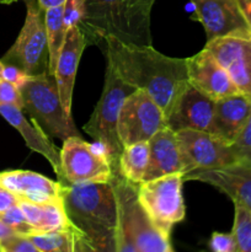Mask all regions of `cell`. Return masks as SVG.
Here are the masks:
<instances>
[{"label": "cell", "mask_w": 251, "mask_h": 252, "mask_svg": "<svg viewBox=\"0 0 251 252\" xmlns=\"http://www.w3.org/2000/svg\"><path fill=\"white\" fill-rule=\"evenodd\" d=\"M106 61L122 80L144 90L169 116L175 102L188 85L187 58H172L153 48L116 36L103 39Z\"/></svg>", "instance_id": "6da1fadb"}, {"label": "cell", "mask_w": 251, "mask_h": 252, "mask_svg": "<svg viewBox=\"0 0 251 252\" xmlns=\"http://www.w3.org/2000/svg\"><path fill=\"white\" fill-rule=\"evenodd\" d=\"M63 185L64 209L71 223L85 234L95 251L117 252L120 217L112 180Z\"/></svg>", "instance_id": "7a4b0ae2"}, {"label": "cell", "mask_w": 251, "mask_h": 252, "mask_svg": "<svg viewBox=\"0 0 251 252\" xmlns=\"http://www.w3.org/2000/svg\"><path fill=\"white\" fill-rule=\"evenodd\" d=\"M118 203L117 252H171L170 235L154 224L138 198V185L113 172Z\"/></svg>", "instance_id": "3957f363"}, {"label": "cell", "mask_w": 251, "mask_h": 252, "mask_svg": "<svg viewBox=\"0 0 251 252\" xmlns=\"http://www.w3.org/2000/svg\"><path fill=\"white\" fill-rule=\"evenodd\" d=\"M134 90L135 88L122 80L113 66L107 63L101 97L90 120L84 126L86 134L105 150L115 171H118V160L123 150L117 134L118 115L127 96Z\"/></svg>", "instance_id": "277c9868"}, {"label": "cell", "mask_w": 251, "mask_h": 252, "mask_svg": "<svg viewBox=\"0 0 251 252\" xmlns=\"http://www.w3.org/2000/svg\"><path fill=\"white\" fill-rule=\"evenodd\" d=\"M19 89L24 108L47 134L62 140L69 137H81L71 117L64 111L53 75L48 73L29 75Z\"/></svg>", "instance_id": "5b68a950"}, {"label": "cell", "mask_w": 251, "mask_h": 252, "mask_svg": "<svg viewBox=\"0 0 251 252\" xmlns=\"http://www.w3.org/2000/svg\"><path fill=\"white\" fill-rule=\"evenodd\" d=\"M25 24L11 48L1 61L19 66L27 75L49 74V52L47 43L44 10L38 0H27Z\"/></svg>", "instance_id": "8992f818"}, {"label": "cell", "mask_w": 251, "mask_h": 252, "mask_svg": "<svg viewBox=\"0 0 251 252\" xmlns=\"http://www.w3.org/2000/svg\"><path fill=\"white\" fill-rule=\"evenodd\" d=\"M184 174L176 172L138 185V198L155 225L170 235L175 224L184 220Z\"/></svg>", "instance_id": "52a82bcc"}, {"label": "cell", "mask_w": 251, "mask_h": 252, "mask_svg": "<svg viewBox=\"0 0 251 252\" xmlns=\"http://www.w3.org/2000/svg\"><path fill=\"white\" fill-rule=\"evenodd\" d=\"M165 127L166 116L144 90L135 89L127 96L117 121V134L123 147L149 142L155 133Z\"/></svg>", "instance_id": "ba28073f"}, {"label": "cell", "mask_w": 251, "mask_h": 252, "mask_svg": "<svg viewBox=\"0 0 251 252\" xmlns=\"http://www.w3.org/2000/svg\"><path fill=\"white\" fill-rule=\"evenodd\" d=\"M61 164L64 177L62 184L108 182L116 172L106 152H98L81 137L63 140Z\"/></svg>", "instance_id": "9c48e42d"}, {"label": "cell", "mask_w": 251, "mask_h": 252, "mask_svg": "<svg viewBox=\"0 0 251 252\" xmlns=\"http://www.w3.org/2000/svg\"><path fill=\"white\" fill-rule=\"evenodd\" d=\"M176 135L184 175L194 170L214 169L238 161L231 145L212 133L184 129L176 132Z\"/></svg>", "instance_id": "30bf717a"}, {"label": "cell", "mask_w": 251, "mask_h": 252, "mask_svg": "<svg viewBox=\"0 0 251 252\" xmlns=\"http://www.w3.org/2000/svg\"><path fill=\"white\" fill-rule=\"evenodd\" d=\"M207 42L223 37L251 36V27L238 0H189Z\"/></svg>", "instance_id": "8fae6325"}, {"label": "cell", "mask_w": 251, "mask_h": 252, "mask_svg": "<svg viewBox=\"0 0 251 252\" xmlns=\"http://www.w3.org/2000/svg\"><path fill=\"white\" fill-rule=\"evenodd\" d=\"M83 19L79 27L88 44H101L107 36L129 42L122 16V0H81Z\"/></svg>", "instance_id": "7c38bea8"}, {"label": "cell", "mask_w": 251, "mask_h": 252, "mask_svg": "<svg viewBox=\"0 0 251 252\" xmlns=\"http://www.w3.org/2000/svg\"><path fill=\"white\" fill-rule=\"evenodd\" d=\"M208 49L240 93L251 96V36H234L207 42Z\"/></svg>", "instance_id": "4fadbf2b"}, {"label": "cell", "mask_w": 251, "mask_h": 252, "mask_svg": "<svg viewBox=\"0 0 251 252\" xmlns=\"http://www.w3.org/2000/svg\"><path fill=\"white\" fill-rule=\"evenodd\" d=\"M184 180H197L217 187L234 203L251 208V162L238 160L225 166L194 170L185 174Z\"/></svg>", "instance_id": "5bb4252c"}, {"label": "cell", "mask_w": 251, "mask_h": 252, "mask_svg": "<svg viewBox=\"0 0 251 252\" xmlns=\"http://www.w3.org/2000/svg\"><path fill=\"white\" fill-rule=\"evenodd\" d=\"M216 101L188 83L166 117V126L174 132L184 129L212 132Z\"/></svg>", "instance_id": "9a60e30c"}, {"label": "cell", "mask_w": 251, "mask_h": 252, "mask_svg": "<svg viewBox=\"0 0 251 252\" xmlns=\"http://www.w3.org/2000/svg\"><path fill=\"white\" fill-rule=\"evenodd\" d=\"M187 76L192 86L214 101L240 93L228 71L207 48L187 58Z\"/></svg>", "instance_id": "2e32d148"}, {"label": "cell", "mask_w": 251, "mask_h": 252, "mask_svg": "<svg viewBox=\"0 0 251 252\" xmlns=\"http://www.w3.org/2000/svg\"><path fill=\"white\" fill-rule=\"evenodd\" d=\"M0 186L19 198L33 203L63 202L64 185L33 171L11 170L0 172Z\"/></svg>", "instance_id": "e0dca14e"}, {"label": "cell", "mask_w": 251, "mask_h": 252, "mask_svg": "<svg viewBox=\"0 0 251 252\" xmlns=\"http://www.w3.org/2000/svg\"><path fill=\"white\" fill-rule=\"evenodd\" d=\"M86 46H88V42L79 25H73L66 30L65 41H64L58 62H57L54 79H56L59 97H61L64 111L70 117L76 71H78L81 54Z\"/></svg>", "instance_id": "ac0fdd59"}, {"label": "cell", "mask_w": 251, "mask_h": 252, "mask_svg": "<svg viewBox=\"0 0 251 252\" xmlns=\"http://www.w3.org/2000/svg\"><path fill=\"white\" fill-rule=\"evenodd\" d=\"M0 115L21 134L30 149L38 153L44 159L48 160L52 169L57 174L58 181L63 182L64 177L61 164V150L54 147L43 128L36 121L30 122L26 116L22 113L21 108L16 106L0 105Z\"/></svg>", "instance_id": "d6986e66"}, {"label": "cell", "mask_w": 251, "mask_h": 252, "mask_svg": "<svg viewBox=\"0 0 251 252\" xmlns=\"http://www.w3.org/2000/svg\"><path fill=\"white\" fill-rule=\"evenodd\" d=\"M250 112L251 96L243 93L216 100L211 133L231 145L243 129Z\"/></svg>", "instance_id": "ffe728a7"}, {"label": "cell", "mask_w": 251, "mask_h": 252, "mask_svg": "<svg viewBox=\"0 0 251 252\" xmlns=\"http://www.w3.org/2000/svg\"><path fill=\"white\" fill-rule=\"evenodd\" d=\"M176 172L184 174L179 140L176 132L166 126L149 140V162L143 182Z\"/></svg>", "instance_id": "44dd1931"}, {"label": "cell", "mask_w": 251, "mask_h": 252, "mask_svg": "<svg viewBox=\"0 0 251 252\" xmlns=\"http://www.w3.org/2000/svg\"><path fill=\"white\" fill-rule=\"evenodd\" d=\"M17 204L22 209L30 224L38 233H54L74 226L64 209L63 202L33 203L19 198Z\"/></svg>", "instance_id": "7402d4cb"}, {"label": "cell", "mask_w": 251, "mask_h": 252, "mask_svg": "<svg viewBox=\"0 0 251 252\" xmlns=\"http://www.w3.org/2000/svg\"><path fill=\"white\" fill-rule=\"evenodd\" d=\"M157 0H122V16L129 42L152 44L150 12Z\"/></svg>", "instance_id": "603a6c76"}, {"label": "cell", "mask_w": 251, "mask_h": 252, "mask_svg": "<svg viewBox=\"0 0 251 252\" xmlns=\"http://www.w3.org/2000/svg\"><path fill=\"white\" fill-rule=\"evenodd\" d=\"M29 238L39 252L95 251L85 234L75 225L66 230L33 234Z\"/></svg>", "instance_id": "cb8c5ba5"}, {"label": "cell", "mask_w": 251, "mask_h": 252, "mask_svg": "<svg viewBox=\"0 0 251 252\" xmlns=\"http://www.w3.org/2000/svg\"><path fill=\"white\" fill-rule=\"evenodd\" d=\"M149 162V142L125 145L118 160V172L135 185L142 184Z\"/></svg>", "instance_id": "d4e9b609"}, {"label": "cell", "mask_w": 251, "mask_h": 252, "mask_svg": "<svg viewBox=\"0 0 251 252\" xmlns=\"http://www.w3.org/2000/svg\"><path fill=\"white\" fill-rule=\"evenodd\" d=\"M63 11L64 4L44 10L47 43H48L49 52V74L53 76L56 73L57 62H58L62 47L65 41L66 30H68L64 24Z\"/></svg>", "instance_id": "484cf974"}, {"label": "cell", "mask_w": 251, "mask_h": 252, "mask_svg": "<svg viewBox=\"0 0 251 252\" xmlns=\"http://www.w3.org/2000/svg\"><path fill=\"white\" fill-rule=\"evenodd\" d=\"M234 225L231 234L236 244V252H251V208L234 203Z\"/></svg>", "instance_id": "4316f807"}, {"label": "cell", "mask_w": 251, "mask_h": 252, "mask_svg": "<svg viewBox=\"0 0 251 252\" xmlns=\"http://www.w3.org/2000/svg\"><path fill=\"white\" fill-rule=\"evenodd\" d=\"M0 219L5 224H7L15 233L20 234V235L31 236L33 234H38V231L27 220L26 216L19 207V204L11 207L7 211H5L4 213L0 214Z\"/></svg>", "instance_id": "83f0119b"}, {"label": "cell", "mask_w": 251, "mask_h": 252, "mask_svg": "<svg viewBox=\"0 0 251 252\" xmlns=\"http://www.w3.org/2000/svg\"><path fill=\"white\" fill-rule=\"evenodd\" d=\"M231 148L238 160L251 162V112L243 129L231 144Z\"/></svg>", "instance_id": "f1b7e54d"}, {"label": "cell", "mask_w": 251, "mask_h": 252, "mask_svg": "<svg viewBox=\"0 0 251 252\" xmlns=\"http://www.w3.org/2000/svg\"><path fill=\"white\" fill-rule=\"evenodd\" d=\"M0 251L2 252H39L29 236L12 234L0 241Z\"/></svg>", "instance_id": "f546056e"}, {"label": "cell", "mask_w": 251, "mask_h": 252, "mask_svg": "<svg viewBox=\"0 0 251 252\" xmlns=\"http://www.w3.org/2000/svg\"><path fill=\"white\" fill-rule=\"evenodd\" d=\"M0 105H11L24 108V100L20 89L10 81L0 80Z\"/></svg>", "instance_id": "4dcf8cb0"}, {"label": "cell", "mask_w": 251, "mask_h": 252, "mask_svg": "<svg viewBox=\"0 0 251 252\" xmlns=\"http://www.w3.org/2000/svg\"><path fill=\"white\" fill-rule=\"evenodd\" d=\"M209 249L214 252H236V244L233 234L216 233L212 234L209 240Z\"/></svg>", "instance_id": "1f68e13d"}, {"label": "cell", "mask_w": 251, "mask_h": 252, "mask_svg": "<svg viewBox=\"0 0 251 252\" xmlns=\"http://www.w3.org/2000/svg\"><path fill=\"white\" fill-rule=\"evenodd\" d=\"M83 14L84 9L81 0H65L63 16L66 29L73 25H79V22L83 19Z\"/></svg>", "instance_id": "d6a6232c"}, {"label": "cell", "mask_w": 251, "mask_h": 252, "mask_svg": "<svg viewBox=\"0 0 251 252\" xmlns=\"http://www.w3.org/2000/svg\"><path fill=\"white\" fill-rule=\"evenodd\" d=\"M27 76L29 75H27L22 69H20L19 66L12 65V64H5L4 65V70H2V79L10 81V83H12L14 85H16L17 88H20V85L26 80Z\"/></svg>", "instance_id": "836d02e7"}, {"label": "cell", "mask_w": 251, "mask_h": 252, "mask_svg": "<svg viewBox=\"0 0 251 252\" xmlns=\"http://www.w3.org/2000/svg\"><path fill=\"white\" fill-rule=\"evenodd\" d=\"M17 202H19V197L0 186V214L4 213L11 207L16 206Z\"/></svg>", "instance_id": "e575fe53"}, {"label": "cell", "mask_w": 251, "mask_h": 252, "mask_svg": "<svg viewBox=\"0 0 251 252\" xmlns=\"http://www.w3.org/2000/svg\"><path fill=\"white\" fill-rule=\"evenodd\" d=\"M238 2L251 27V0H238Z\"/></svg>", "instance_id": "d590c367"}, {"label": "cell", "mask_w": 251, "mask_h": 252, "mask_svg": "<svg viewBox=\"0 0 251 252\" xmlns=\"http://www.w3.org/2000/svg\"><path fill=\"white\" fill-rule=\"evenodd\" d=\"M65 2V0H38L39 6L43 10L49 9V7L58 6V5H62Z\"/></svg>", "instance_id": "8d00e7d4"}, {"label": "cell", "mask_w": 251, "mask_h": 252, "mask_svg": "<svg viewBox=\"0 0 251 252\" xmlns=\"http://www.w3.org/2000/svg\"><path fill=\"white\" fill-rule=\"evenodd\" d=\"M12 234H16V233H15V231L12 230L7 224H5L4 221L0 219V241L4 240V239L7 238V236L12 235Z\"/></svg>", "instance_id": "74e56055"}, {"label": "cell", "mask_w": 251, "mask_h": 252, "mask_svg": "<svg viewBox=\"0 0 251 252\" xmlns=\"http://www.w3.org/2000/svg\"><path fill=\"white\" fill-rule=\"evenodd\" d=\"M4 62L2 61H0V80H1L2 79V70H4Z\"/></svg>", "instance_id": "f35d334b"}, {"label": "cell", "mask_w": 251, "mask_h": 252, "mask_svg": "<svg viewBox=\"0 0 251 252\" xmlns=\"http://www.w3.org/2000/svg\"><path fill=\"white\" fill-rule=\"evenodd\" d=\"M14 1H17V0H0V2L1 4H11V2Z\"/></svg>", "instance_id": "ab89813d"}]
</instances>
